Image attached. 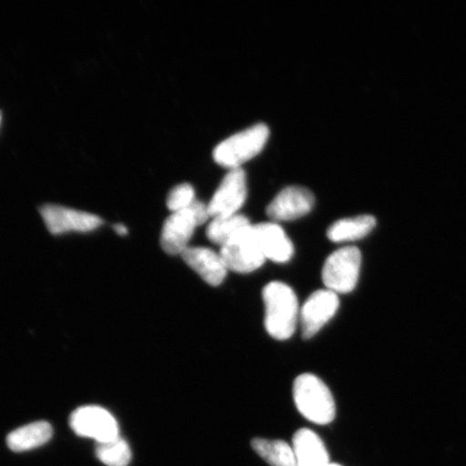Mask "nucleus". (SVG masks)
<instances>
[{"instance_id":"obj_1","label":"nucleus","mask_w":466,"mask_h":466,"mask_svg":"<svg viewBox=\"0 0 466 466\" xmlns=\"http://www.w3.org/2000/svg\"><path fill=\"white\" fill-rule=\"evenodd\" d=\"M265 304V328L278 340L289 339L299 320V299L288 284L271 282L262 290Z\"/></svg>"},{"instance_id":"obj_2","label":"nucleus","mask_w":466,"mask_h":466,"mask_svg":"<svg viewBox=\"0 0 466 466\" xmlns=\"http://www.w3.org/2000/svg\"><path fill=\"white\" fill-rule=\"evenodd\" d=\"M294 400L302 416L317 424H328L334 420L336 405L334 396L319 378L304 374L294 383Z\"/></svg>"},{"instance_id":"obj_3","label":"nucleus","mask_w":466,"mask_h":466,"mask_svg":"<svg viewBox=\"0 0 466 466\" xmlns=\"http://www.w3.org/2000/svg\"><path fill=\"white\" fill-rule=\"evenodd\" d=\"M269 136V127L265 124L250 127L218 145L213 153L214 160L230 170L240 168L243 163L253 159L264 149Z\"/></svg>"},{"instance_id":"obj_4","label":"nucleus","mask_w":466,"mask_h":466,"mask_svg":"<svg viewBox=\"0 0 466 466\" xmlns=\"http://www.w3.org/2000/svg\"><path fill=\"white\" fill-rule=\"evenodd\" d=\"M209 218L208 206L195 201L188 208L172 213L166 220L161 232V247L168 255H182L197 227L206 224Z\"/></svg>"},{"instance_id":"obj_5","label":"nucleus","mask_w":466,"mask_h":466,"mask_svg":"<svg viewBox=\"0 0 466 466\" xmlns=\"http://www.w3.org/2000/svg\"><path fill=\"white\" fill-rule=\"evenodd\" d=\"M219 254L227 269L237 273L258 270L266 260L252 224L244 227L228 242L220 247Z\"/></svg>"},{"instance_id":"obj_6","label":"nucleus","mask_w":466,"mask_h":466,"mask_svg":"<svg viewBox=\"0 0 466 466\" xmlns=\"http://www.w3.org/2000/svg\"><path fill=\"white\" fill-rule=\"evenodd\" d=\"M362 255L355 247H347L335 250L326 259L322 279L326 289L336 294H347L357 288L360 278Z\"/></svg>"},{"instance_id":"obj_7","label":"nucleus","mask_w":466,"mask_h":466,"mask_svg":"<svg viewBox=\"0 0 466 466\" xmlns=\"http://www.w3.org/2000/svg\"><path fill=\"white\" fill-rule=\"evenodd\" d=\"M71 427L79 436L100 442L119 437V427L116 419L106 410L98 406H85L72 413Z\"/></svg>"},{"instance_id":"obj_8","label":"nucleus","mask_w":466,"mask_h":466,"mask_svg":"<svg viewBox=\"0 0 466 466\" xmlns=\"http://www.w3.org/2000/svg\"><path fill=\"white\" fill-rule=\"evenodd\" d=\"M247 175L242 168L230 170L208 204L209 218H218L238 214L247 200Z\"/></svg>"},{"instance_id":"obj_9","label":"nucleus","mask_w":466,"mask_h":466,"mask_svg":"<svg viewBox=\"0 0 466 466\" xmlns=\"http://www.w3.org/2000/svg\"><path fill=\"white\" fill-rule=\"evenodd\" d=\"M40 214L52 235H62L71 231L89 232L97 229L103 224V220L97 215L56 204H46L40 208Z\"/></svg>"},{"instance_id":"obj_10","label":"nucleus","mask_w":466,"mask_h":466,"mask_svg":"<svg viewBox=\"0 0 466 466\" xmlns=\"http://www.w3.org/2000/svg\"><path fill=\"white\" fill-rule=\"evenodd\" d=\"M339 308V297L329 289H319L306 300L300 312L302 336L310 339L333 318Z\"/></svg>"},{"instance_id":"obj_11","label":"nucleus","mask_w":466,"mask_h":466,"mask_svg":"<svg viewBox=\"0 0 466 466\" xmlns=\"http://www.w3.org/2000/svg\"><path fill=\"white\" fill-rule=\"evenodd\" d=\"M314 206L312 192L300 186L283 189L267 208L272 220L289 221L305 217Z\"/></svg>"},{"instance_id":"obj_12","label":"nucleus","mask_w":466,"mask_h":466,"mask_svg":"<svg viewBox=\"0 0 466 466\" xmlns=\"http://www.w3.org/2000/svg\"><path fill=\"white\" fill-rule=\"evenodd\" d=\"M183 259L204 281L218 287L227 276V267L219 253L208 248H188L182 254Z\"/></svg>"},{"instance_id":"obj_13","label":"nucleus","mask_w":466,"mask_h":466,"mask_svg":"<svg viewBox=\"0 0 466 466\" xmlns=\"http://www.w3.org/2000/svg\"><path fill=\"white\" fill-rule=\"evenodd\" d=\"M259 247L266 259L284 264L293 258L294 247L281 226L276 223L254 225Z\"/></svg>"},{"instance_id":"obj_14","label":"nucleus","mask_w":466,"mask_h":466,"mask_svg":"<svg viewBox=\"0 0 466 466\" xmlns=\"http://www.w3.org/2000/svg\"><path fill=\"white\" fill-rule=\"evenodd\" d=\"M297 466H329V456L322 440L309 429L297 431L293 440Z\"/></svg>"},{"instance_id":"obj_15","label":"nucleus","mask_w":466,"mask_h":466,"mask_svg":"<svg viewBox=\"0 0 466 466\" xmlns=\"http://www.w3.org/2000/svg\"><path fill=\"white\" fill-rule=\"evenodd\" d=\"M52 433L54 431L48 422H34L11 432L7 437V444L15 452L32 451L46 444L51 440Z\"/></svg>"},{"instance_id":"obj_16","label":"nucleus","mask_w":466,"mask_h":466,"mask_svg":"<svg viewBox=\"0 0 466 466\" xmlns=\"http://www.w3.org/2000/svg\"><path fill=\"white\" fill-rule=\"evenodd\" d=\"M376 227V219L371 215L345 218L330 226L328 237L333 242L357 241L365 238Z\"/></svg>"},{"instance_id":"obj_17","label":"nucleus","mask_w":466,"mask_h":466,"mask_svg":"<svg viewBox=\"0 0 466 466\" xmlns=\"http://www.w3.org/2000/svg\"><path fill=\"white\" fill-rule=\"evenodd\" d=\"M253 450L271 466H297L293 447L283 441L255 439Z\"/></svg>"},{"instance_id":"obj_18","label":"nucleus","mask_w":466,"mask_h":466,"mask_svg":"<svg viewBox=\"0 0 466 466\" xmlns=\"http://www.w3.org/2000/svg\"><path fill=\"white\" fill-rule=\"evenodd\" d=\"M250 225L244 215L236 214L231 217L213 218L207 230L208 240L223 247L233 236Z\"/></svg>"},{"instance_id":"obj_19","label":"nucleus","mask_w":466,"mask_h":466,"mask_svg":"<svg viewBox=\"0 0 466 466\" xmlns=\"http://www.w3.org/2000/svg\"><path fill=\"white\" fill-rule=\"evenodd\" d=\"M96 456L107 466H127L131 461L132 454L130 446L119 436L115 440L97 444Z\"/></svg>"},{"instance_id":"obj_20","label":"nucleus","mask_w":466,"mask_h":466,"mask_svg":"<svg viewBox=\"0 0 466 466\" xmlns=\"http://www.w3.org/2000/svg\"><path fill=\"white\" fill-rule=\"evenodd\" d=\"M196 201L195 189L189 184H182L173 188L167 196V206L172 213L188 208Z\"/></svg>"},{"instance_id":"obj_21","label":"nucleus","mask_w":466,"mask_h":466,"mask_svg":"<svg viewBox=\"0 0 466 466\" xmlns=\"http://www.w3.org/2000/svg\"><path fill=\"white\" fill-rule=\"evenodd\" d=\"M115 231L118 233L119 236H126L127 233V227L125 225L116 224L115 227Z\"/></svg>"},{"instance_id":"obj_22","label":"nucleus","mask_w":466,"mask_h":466,"mask_svg":"<svg viewBox=\"0 0 466 466\" xmlns=\"http://www.w3.org/2000/svg\"><path fill=\"white\" fill-rule=\"evenodd\" d=\"M329 466H341L339 464L330 463Z\"/></svg>"}]
</instances>
